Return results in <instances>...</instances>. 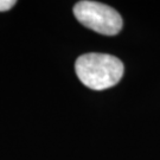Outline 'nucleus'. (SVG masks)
I'll return each mask as SVG.
<instances>
[{
  "label": "nucleus",
  "instance_id": "obj_1",
  "mask_svg": "<svg viewBox=\"0 0 160 160\" xmlns=\"http://www.w3.org/2000/svg\"><path fill=\"white\" fill-rule=\"evenodd\" d=\"M76 75L86 87L104 90L116 86L123 76V64L119 58L107 53H86L77 58Z\"/></svg>",
  "mask_w": 160,
  "mask_h": 160
},
{
  "label": "nucleus",
  "instance_id": "obj_2",
  "mask_svg": "<svg viewBox=\"0 0 160 160\" xmlns=\"http://www.w3.org/2000/svg\"><path fill=\"white\" fill-rule=\"evenodd\" d=\"M76 19L97 33L114 36L122 29V18L110 6L97 1H78L74 6Z\"/></svg>",
  "mask_w": 160,
  "mask_h": 160
},
{
  "label": "nucleus",
  "instance_id": "obj_3",
  "mask_svg": "<svg viewBox=\"0 0 160 160\" xmlns=\"http://www.w3.org/2000/svg\"><path fill=\"white\" fill-rule=\"evenodd\" d=\"M14 5H16L14 0H0V12L8 11Z\"/></svg>",
  "mask_w": 160,
  "mask_h": 160
}]
</instances>
